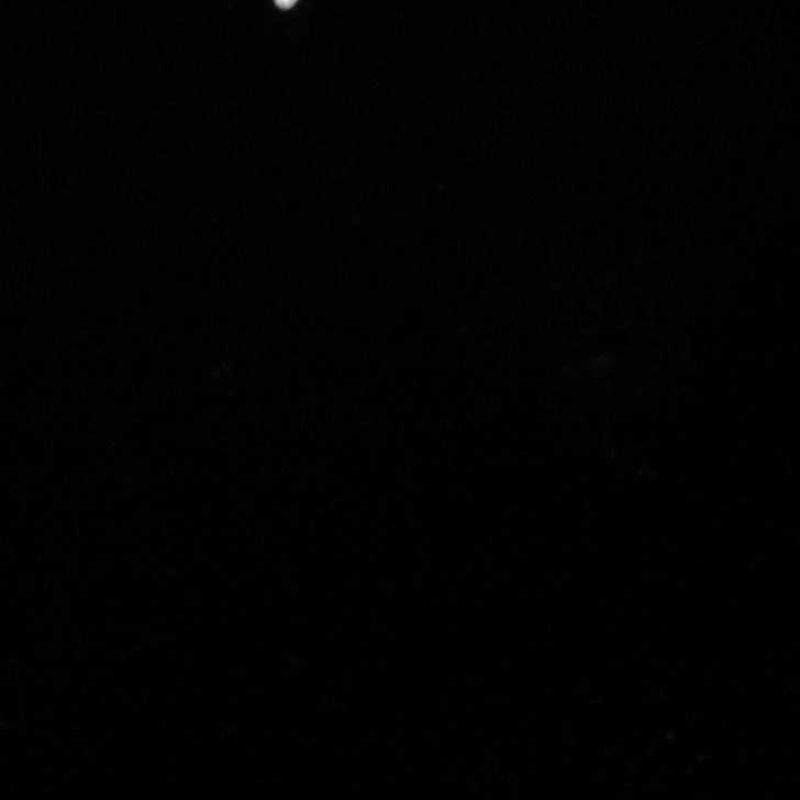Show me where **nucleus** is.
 Segmentation results:
<instances>
[{
	"label": "nucleus",
	"instance_id": "nucleus-1",
	"mask_svg": "<svg viewBox=\"0 0 800 800\" xmlns=\"http://www.w3.org/2000/svg\"><path fill=\"white\" fill-rule=\"evenodd\" d=\"M275 3L281 10H289L297 3V0H275Z\"/></svg>",
	"mask_w": 800,
	"mask_h": 800
}]
</instances>
